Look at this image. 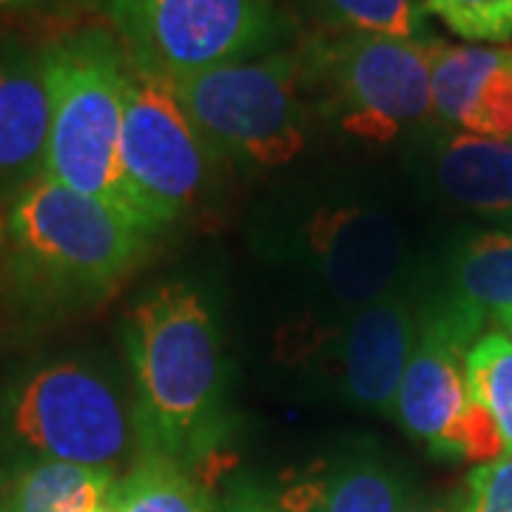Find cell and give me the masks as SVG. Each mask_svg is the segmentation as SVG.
Listing matches in <instances>:
<instances>
[{"mask_svg":"<svg viewBox=\"0 0 512 512\" xmlns=\"http://www.w3.org/2000/svg\"><path fill=\"white\" fill-rule=\"evenodd\" d=\"M126 348L143 453L194 470L228 436L225 362L214 313L191 285L165 282L128 313Z\"/></svg>","mask_w":512,"mask_h":512,"instance_id":"obj_1","label":"cell"},{"mask_svg":"<svg viewBox=\"0 0 512 512\" xmlns=\"http://www.w3.org/2000/svg\"><path fill=\"white\" fill-rule=\"evenodd\" d=\"M40 66L52 106L43 177L106 202L148 234L128 197L120 165L128 55L109 32L86 29L46 46Z\"/></svg>","mask_w":512,"mask_h":512,"instance_id":"obj_2","label":"cell"},{"mask_svg":"<svg viewBox=\"0 0 512 512\" xmlns=\"http://www.w3.org/2000/svg\"><path fill=\"white\" fill-rule=\"evenodd\" d=\"M441 40L356 32L313 35L296 52L299 86L342 134L390 143L433 114V60Z\"/></svg>","mask_w":512,"mask_h":512,"instance_id":"obj_3","label":"cell"},{"mask_svg":"<svg viewBox=\"0 0 512 512\" xmlns=\"http://www.w3.org/2000/svg\"><path fill=\"white\" fill-rule=\"evenodd\" d=\"M163 80L217 160L282 168L308 143L296 57L262 55Z\"/></svg>","mask_w":512,"mask_h":512,"instance_id":"obj_4","label":"cell"},{"mask_svg":"<svg viewBox=\"0 0 512 512\" xmlns=\"http://www.w3.org/2000/svg\"><path fill=\"white\" fill-rule=\"evenodd\" d=\"M6 231L23 268L74 299L114 291L137 268L151 239L106 202L49 177H37L15 197Z\"/></svg>","mask_w":512,"mask_h":512,"instance_id":"obj_5","label":"cell"},{"mask_svg":"<svg viewBox=\"0 0 512 512\" xmlns=\"http://www.w3.org/2000/svg\"><path fill=\"white\" fill-rule=\"evenodd\" d=\"M214 151L202 143L160 74L131 63L123 103L120 165L137 217L154 237L200 202Z\"/></svg>","mask_w":512,"mask_h":512,"instance_id":"obj_6","label":"cell"},{"mask_svg":"<svg viewBox=\"0 0 512 512\" xmlns=\"http://www.w3.org/2000/svg\"><path fill=\"white\" fill-rule=\"evenodd\" d=\"M137 69L174 77L262 55L274 43L271 0H109Z\"/></svg>","mask_w":512,"mask_h":512,"instance_id":"obj_7","label":"cell"},{"mask_svg":"<svg viewBox=\"0 0 512 512\" xmlns=\"http://www.w3.org/2000/svg\"><path fill=\"white\" fill-rule=\"evenodd\" d=\"M12 436L49 461L114 470L126 461L137 427L103 376L77 362H57L26 376L12 393Z\"/></svg>","mask_w":512,"mask_h":512,"instance_id":"obj_8","label":"cell"},{"mask_svg":"<svg viewBox=\"0 0 512 512\" xmlns=\"http://www.w3.org/2000/svg\"><path fill=\"white\" fill-rule=\"evenodd\" d=\"M484 325L481 313L447 291L430 296L419 308V339L404 370L393 419L436 458L458 461L461 424L470 410L467 353Z\"/></svg>","mask_w":512,"mask_h":512,"instance_id":"obj_9","label":"cell"},{"mask_svg":"<svg viewBox=\"0 0 512 512\" xmlns=\"http://www.w3.org/2000/svg\"><path fill=\"white\" fill-rule=\"evenodd\" d=\"M302 239L316 279L350 313L399 288L404 239L379 208L345 202L316 208Z\"/></svg>","mask_w":512,"mask_h":512,"instance_id":"obj_10","label":"cell"},{"mask_svg":"<svg viewBox=\"0 0 512 512\" xmlns=\"http://www.w3.org/2000/svg\"><path fill=\"white\" fill-rule=\"evenodd\" d=\"M419 339V308L396 288L350 313L339 339V373L350 402L390 416Z\"/></svg>","mask_w":512,"mask_h":512,"instance_id":"obj_11","label":"cell"},{"mask_svg":"<svg viewBox=\"0 0 512 512\" xmlns=\"http://www.w3.org/2000/svg\"><path fill=\"white\" fill-rule=\"evenodd\" d=\"M433 106L447 126L512 143V49L444 46L433 60Z\"/></svg>","mask_w":512,"mask_h":512,"instance_id":"obj_12","label":"cell"},{"mask_svg":"<svg viewBox=\"0 0 512 512\" xmlns=\"http://www.w3.org/2000/svg\"><path fill=\"white\" fill-rule=\"evenodd\" d=\"M49 126L52 106L40 60H0V188L20 194L43 177Z\"/></svg>","mask_w":512,"mask_h":512,"instance_id":"obj_13","label":"cell"},{"mask_svg":"<svg viewBox=\"0 0 512 512\" xmlns=\"http://www.w3.org/2000/svg\"><path fill=\"white\" fill-rule=\"evenodd\" d=\"M439 188L478 217L512 228V143L476 134H444L430 154Z\"/></svg>","mask_w":512,"mask_h":512,"instance_id":"obj_14","label":"cell"},{"mask_svg":"<svg viewBox=\"0 0 512 512\" xmlns=\"http://www.w3.org/2000/svg\"><path fill=\"white\" fill-rule=\"evenodd\" d=\"M279 501L291 512H402L410 498L399 470L379 458L359 456L296 484Z\"/></svg>","mask_w":512,"mask_h":512,"instance_id":"obj_15","label":"cell"},{"mask_svg":"<svg viewBox=\"0 0 512 512\" xmlns=\"http://www.w3.org/2000/svg\"><path fill=\"white\" fill-rule=\"evenodd\" d=\"M114 484V470L37 458L9 484V512H100Z\"/></svg>","mask_w":512,"mask_h":512,"instance_id":"obj_16","label":"cell"},{"mask_svg":"<svg viewBox=\"0 0 512 512\" xmlns=\"http://www.w3.org/2000/svg\"><path fill=\"white\" fill-rule=\"evenodd\" d=\"M447 293L484 319L498 322L512 313V234L487 231L464 239L450 259Z\"/></svg>","mask_w":512,"mask_h":512,"instance_id":"obj_17","label":"cell"},{"mask_svg":"<svg viewBox=\"0 0 512 512\" xmlns=\"http://www.w3.org/2000/svg\"><path fill=\"white\" fill-rule=\"evenodd\" d=\"M109 507L114 512H217L191 470L157 453H140L126 476L117 478Z\"/></svg>","mask_w":512,"mask_h":512,"instance_id":"obj_18","label":"cell"},{"mask_svg":"<svg viewBox=\"0 0 512 512\" xmlns=\"http://www.w3.org/2000/svg\"><path fill=\"white\" fill-rule=\"evenodd\" d=\"M467 396L481 404L504 439V456H512V339L504 330H487L467 353Z\"/></svg>","mask_w":512,"mask_h":512,"instance_id":"obj_19","label":"cell"},{"mask_svg":"<svg viewBox=\"0 0 512 512\" xmlns=\"http://www.w3.org/2000/svg\"><path fill=\"white\" fill-rule=\"evenodd\" d=\"M330 29L399 40L424 37V0H316Z\"/></svg>","mask_w":512,"mask_h":512,"instance_id":"obj_20","label":"cell"},{"mask_svg":"<svg viewBox=\"0 0 512 512\" xmlns=\"http://www.w3.org/2000/svg\"><path fill=\"white\" fill-rule=\"evenodd\" d=\"M424 12L473 43L512 40V0H424Z\"/></svg>","mask_w":512,"mask_h":512,"instance_id":"obj_21","label":"cell"},{"mask_svg":"<svg viewBox=\"0 0 512 512\" xmlns=\"http://www.w3.org/2000/svg\"><path fill=\"white\" fill-rule=\"evenodd\" d=\"M461 512H512V456H501L470 470Z\"/></svg>","mask_w":512,"mask_h":512,"instance_id":"obj_22","label":"cell"},{"mask_svg":"<svg viewBox=\"0 0 512 512\" xmlns=\"http://www.w3.org/2000/svg\"><path fill=\"white\" fill-rule=\"evenodd\" d=\"M214 507L217 512H291L279 501V495L265 490L251 478L234 481L228 487V493L222 495V501H217Z\"/></svg>","mask_w":512,"mask_h":512,"instance_id":"obj_23","label":"cell"},{"mask_svg":"<svg viewBox=\"0 0 512 512\" xmlns=\"http://www.w3.org/2000/svg\"><path fill=\"white\" fill-rule=\"evenodd\" d=\"M402 512H461V498L447 495H419L404 504Z\"/></svg>","mask_w":512,"mask_h":512,"instance_id":"obj_24","label":"cell"},{"mask_svg":"<svg viewBox=\"0 0 512 512\" xmlns=\"http://www.w3.org/2000/svg\"><path fill=\"white\" fill-rule=\"evenodd\" d=\"M52 0H15V9H40Z\"/></svg>","mask_w":512,"mask_h":512,"instance_id":"obj_25","label":"cell"},{"mask_svg":"<svg viewBox=\"0 0 512 512\" xmlns=\"http://www.w3.org/2000/svg\"><path fill=\"white\" fill-rule=\"evenodd\" d=\"M0 512H9V484L0 478Z\"/></svg>","mask_w":512,"mask_h":512,"instance_id":"obj_26","label":"cell"},{"mask_svg":"<svg viewBox=\"0 0 512 512\" xmlns=\"http://www.w3.org/2000/svg\"><path fill=\"white\" fill-rule=\"evenodd\" d=\"M498 322L504 325V330H507V336H510V339H512V313H507V316H501Z\"/></svg>","mask_w":512,"mask_h":512,"instance_id":"obj_27","label":"cell"},{"mask_svg":"<svg viewBox=\"0 0 512 512\" xmlns=\"http://www.w3.org/2000/svg\"><path fill=\"white\" fill-rule=\"evenodd\" d=\"M3 9H15V0H0V12Z\"/></svg>","mask_w":512,"mask_h":512,"instance_id":"obj_28","label":"cell"},{"mask_svg":"<svg viewBox=\"0 0 512 512\" xmlns=\"http://www.w3.org/2000/svg\"><path fill=\"white\" fill-rule=\"evenodd\" d=\"M100 512H114V510H111L109 504H106V507H103V510H100Z\"/></svg>","mask_w":512,"mask_h":512,"instance_id":"obj_29","label":"cell"},{"mask_svg":"<svg viewBox=\"0 0 512 512\" xmlns=\"http://www.w3.org/2000/svg\"><path fill=\"white\" fill-rule=\"evenodd\" d=\"M0 234H3V222H0Z\"/></svg>","mask_w":512,"mask_h":512,"instance_id":"obj_30","label":"cell"}]
</instances>
